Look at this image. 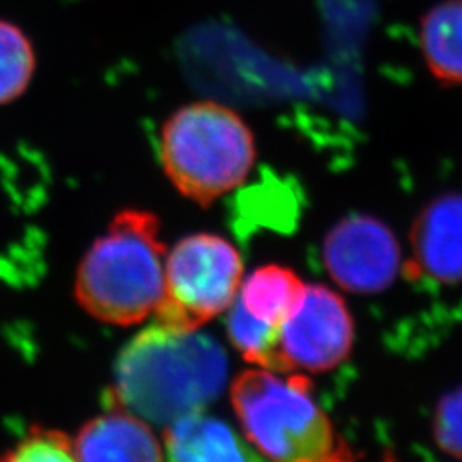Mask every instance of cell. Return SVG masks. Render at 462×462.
<instances>
[{
    "label": "cell",
    "mask_w": 462,
    "mask_h": 462,
    "mask_svg": "<svg viewBox=\"0 0 462 462\" xmlns=\"http://www.w3.org/2000/svg\"><path fill=\"white\" fill-rule=\"evenodd\" d=\"M74 440L76 461H163L165 447L151 423L118 404L86 421Z\"/></svg>",
    "instance_id": "obj_9"
},
{
    "label": "cell",
    "mask_w": 462,
    "mask_h": 462,
    "mask_svg": "<svg viewBox=\"0 0 462 462\" xmlns=\"http://www.w3.org/2000/svg\"><path fill=\"white\" fill-rule=\"evenodd\" d=\"M233 411L248 444L271 461L343 462L358 456L300 372L248 368L231 382Z\"/></svg>",
    "instance_id": "obj_3"
},
{
    "label": "cell",
    "mask_w": 462,
    "mask_h": 462,
    "mask_svg": "<svg viewBox=\"0 0 462 462\" xmlns=\"http://www.w3.org/2000/svg\"><path fill=\"white\" fill-rule=\"evenodd\" d=\"M114 377L108 404L166 427L221 396L228 358L215 337L199 329H170L154 322L120 351Z\"/></svg>",
    "instance_id": "obj_1"
},
{
    "label": "cell",
    "mask_w": 462,
    "mask_h": 462,
    "mask_svg": "<svg viewBox=\"0 0 462 462\" xmlns=\"http://www.w3.org/2000/svg\"><path fill=\"white\" fill-rule=\"evenodd\" d=\"M165 261L160 217L144 209H124L84 254L74 298L103 324H141L154 315L163 297Z\"/></svg>",
    "instance_id": "obj_2"
},
{
    "label": "cell",
    "mask_w": 462,
    "mask_h": 462,
    "mask_svg": "<svg viewBox=\"0 0 462 462\" xmlns=\"http://www.w3.org/2000/svg\"><path fill=\"white\" fill-rule=\"evenodd\" d=\"M226 334L245 362L284 374L280 353V329L254 320L236 300L226 310Z\"/></svg>",
    "instance_id": "obj_14"
},
{
    "label": "cell",
    "mask_w": 462,
    "mask_h": 462,
    "mask_svg": "<svg viewBox=\"0 0 462 462\" xmlns=\"http://www.w3.org/2000/svg\"><path fill=\"white\" fill-rule=\"evenodd\" d=\"M322 261L332 281L355 295H377L402 274L404 255L396 233L375 216L337 221L324 238Z\"/></svg>",
    "instance_id": "obj_7"
},
{
    "label": "cell",
    "mask_w": 462,
    "mask_h": 462,
    "mask_svg": "<svg viewBox=\"0 0 462 462\" xmlns=\"http://www.w3.org/2000/svg\"><path fill=\"white\" fill-rule=\"evenodd\" d=\"M242 281L244 261L230 240L215 233L189 235L166 257L156 322L170 329H200L226 314Z\"/></svg>",
    "instance_id": "obj_5"
},
{
    "label": "cell",
    "mask_w": 462,
    "mask_h": 462,
    "mask_svg": "<svg viewBox=\"0 0 462 462\" xmlns=\"http://www.w3.org/2000/svg\"><path fill=\"white\" fill-rule=\"evenodd\" d=\"M165 175L183 198L209 208L245 182L257 162L247 122L213 99L183 105L160 133Z\"/></svg>",
    "instance_id": "obj_4"
},
{
    "label": "cell",
    "mask_w": 462,
    "mask_h": 462,
    "mask_svg": "<svg viewBox=\"0 0 462 462\" xmlns=\"http://www.w3.org/2000/svg\"><path fill=\"white\" fill-rule=\"evenodd\" d=\"M36 51L21 26L0 19V105L21 98L33 81Z\"/></svg>",
    "instance_id": "obj_13"
},
{
    "label": "cell",
    "mask_w": 462,
    "mask_h": 462,
    "mask_svg": "<svg viewBox=\"0 0 462 462\" xmlns=\"http://www.w3.org/2000/svg\"><path fill=\"white\" fill-rule=\"evenodd\" d=\"M305 282L286 265L265 264L254 269L240 284L236 301L254 320L281 329L301 300Z\"/></svg>",
    "instance_id": "obj_12"
},
{
    "label": "cell",
    "mask_w": 462,
    "mask_h": 462,
    "mask_svg": "<svg viewBox=\"0 0 462 462\" xmlns=\"http://www.w3.org/2000/svg\"><path fill=\"white\" fill-rule=\"evenodd\" d=\"M5 462L76 461L74 440L66 431L45 427H32L9 452L0 456Z\"/></svg>",
    "instance_id": "obj_15"
},
{
    "label": "cell",
    "mask_w": 462,
    "mask_h": 462,
    "mask_svg": "<svg viewBox=\"0 0 462 462\" xmlns=\"http://www.w3.org/2000/svg\"><path fill=\"white\" fill-rule=\"evenodd\" d=\"M431 439L440 452L462 461V383L437 401Z\"/></svg>",
    "instance_id": "obj_16"
},
{
    "label": "cell",
    "mask_w": 462,
    "mask_h": 462,
    "mask_svg": "<svg viewBox=\"0 0 462 462\" xmlns=\"http://www.w3.org/2000/svg\"><path fill=\"white\" fill-rule=\"evenodd\" d=\"M418 45L431 78L462 86V0H440L420 19Z\"/></svg>",
    "instance_id": "obj_11"
},
{
    "label": "cell",
    "mask_w": 462,
    "mask_h": 462,
    "mask_svg": "<svg viewBox=\"0 0 462 462\" xmlns=\"http://www.w3.org/2000/svg\"><path fill=\"white\" fill-rule=\"evenodd\" d=\"M410 255L402 274L439 286L462 284V192L447 190L429 200L410 228Z\"/></svg>",
    "instance_id": "obj_8"
},
{
    "label": "cell",
    "mask_w": 462,
    "mask_h": 462,
    "mask_svg": "<svg viewBox=\"0 0 462 462\" xmlns=\"http://www.w3.org/2000/svg\"><path fill=\"white\" fill-rule=\"evenodd\" d=\"M355 339V319L345 298L326 284H305L301 300L280 329L284 374L330 372L351 356Z\"/></svg>",
    "instance_id": "obj_6"
},
{
    "label": "cell",
    "mask_w": 462,
    "mask_h": 462,
    "mask_svg": "<svg viewBox=\"0 0 462 462\" xmlns=\"http://www.w3.org/2000/svg\"><path fill=\"white\" fill-rule=\"evenodd\" d=\"M165 457L183 462L248 461L254 456L223 420L204 410L183 414L165 427Z\"/></svg>",
    "instance_id": "obj_10"
}]
</instances>
